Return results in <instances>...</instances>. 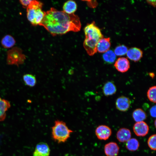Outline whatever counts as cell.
I'll return each instance as SVG.
<instances>
[{
	"mask_svg": "<svg viewBox=\"0 0 156 156\" xmlns=\"http://www.w3.org/2000/svg\"><path fill=\"white\" fill-rule=\"evenodd\" d=\"M43 26L52 36L61 35L70 31L77 32L81 25L79 18L74 14H68L52 8L45 12L39 25Z\"/></svg>",
	"mask_w": 156,
	"mask_h": 156,
	"instance_id": "1",
	"label": "cell"
},
{
	"mask_svg": "<svg viewBox=\"0 0 156 156\" xmlns=\"http://www.w3.org/2000/svg\"><path fill=\"white\" fill-rule=\"evenodd\" d=\"M84 31L85 38L83 47L88 55H93L97 52L96 46L100 40L103 38L100 29L93 21L85 27Z\"/></svg>",
	"mask_w": 156,
	"mask_h": 156,
	"instance_id": "2",
	"label": "cell"
},
{
	"mask_svg": "<svg viewBox=\"0 0 156 156\" xmlns=\"http://www.w3.org/2000/svg\"><path fill=\"white\" fill-rule=\"evenodd\" d=\"M42 3L38 1L32 0L27 8V16L28 21L34 26L39 25L45 14L42 10Z\"/></svg>",
	"mask_w": 156,
	"mask_h": 156,
	"instance_id": "3",
	"label": "cell"
},
{
	"mask_svg": "<svg viewBox=\"0 0 156 156\" xmlns=\"http://www.w3.org/2000/svg\"><path fill=\"white\" fill-rule=\"evenodd\" d=\"M73 132V131L70 129L65 122L62 121H55L54 125L52 127V138L58 143L66 142Z\"/></svg>",
	"mask_w": 156,
	"mask_h": 156,
	"instance_id": "4",
	"label": "cell"
},
{
	"mask_svg": "<svg viewBox=\"0 0 156 156\" xmlns=\"http://www.w3.org/2000/svg\"><path fill=\"white\" fill-rule=\"evenodd\" d=\"M95 133L98 139L106 140L110 136L112 132L111 129L109 127L101 125H99L96 128Z\"/></svg>",
	"mask_w": 156,
	"mask_h": 156,
	"instance_id": "5",
	"label": "cell"
},
{
	"mask_svg": "<svg viewBox=\"0 0 156 156\" xmlns=\"http://www.w3.org/2000/svg\"><path fill=\"white\" fill-rule=\"evenodd\" d=\"M133 130L137 136L143 137L148 133L149 128L147 124L143 121L136 122L133 126Z\"/></svg>",
	"mask_w": 156,
	"mask_h": 156,
	"instance_id": "6",
	"label": "cell"
},
{
	"mask_svg": "<svg viewBox=\"0 0 156 156\" xmlns=\"http://www.w3.org/2000/svg\"><path fill=\"white\" fill-rule=\"evenodd\" d=\"M50 150L48 145L44 142L38 144L34 152L33 156H49Z\"/></svg>",
	"mask_w": 156,
	"mask_h": 156,
	"instance_id": "7",
	"label": "cell"
},
{
	"mask_svg": "<svg viewBox=\"0 0 156 156\" xmlns=\"http://www.w3.org/2000/svg\"><path fill=\"white\" fill-rule=\"evenodd\" d=\"M131 102L129 98L124 96H121L117 98L116 101V108L120 111H126L129 108Z\"/></svg>",
	"mask_w": 156,
	"mask_h": 156,
	"instance_id": "8",
	"label": "cell"
},
{
	"mask_svg": "<svg viewBox=\"0 0 156 156\" xmlns=\"http://www.w3.org/2000/svg\"><path fill=\"white\" fill-rule=\"evenodd\" d=\"M114 66L118 71L123 73L129 70L130 68V63L127 58L120 57L116 61Z\"/></svg>",
	"mask_w": 156,
	"mask_h": 156,
	"instance_id": "9",
	"label": "cell"
},
{
	"mask_svg": "<svg viewBox=\"0 0 156 156\" xmlns=\"http://www.w3.org/2000/svg\"><path fill=\"white\" fill-rule=\"evenodd\" d=\"M119 147L117 144L114 142H109L105 145L104 150L107 156H117L119 153Z\"/></svg>",
	"mask_w": 156,
	"mask_h": 156,
	"instance_id": "10",
	"label": "cell"
},
{
	"mask_svg": "<svg viewBox=\"0 0 156 156\" xmlns=\"http://www.w3.org/2000/svg\"><path fill=\"white\" fill-rule=\"evenodd\" d=\"M143 53L140 49L133 47L128 50L127 53V57L131 60L136 62L139 61L142 57Z\"/></svg>",
	"mask_w": 156,
	"mask_h": 156,
	"instance_id": "11",
	"label": "cell"
},
{
	"mask_svg": "<svg viewBox=\"0 0 156 156\" xmlns=\"http://www.w3.org/2000/svg\"><path fill=\"white\" fill-rule=\"evenodd\" d=\"M111 43L109 38H103L99 40L96 46V50L100 53H105L109 50Z\"/></svg>",
	"mask_w": 156,
	"mask_h": 156,
	"instance_id": "12",
	"label": "cell"
},
{
	"mask_svg": "<svg viewBox=\"0 0 156 156\" xmlns=\"http://www.w3.org/2000/svg\"><path fill=\"white\" fill-rule=\"evenodd\" d=\"M116 135L117 138L119 142H127L131 138V133L129 129L122 128L118 131Z\"/></svg>",
	"mask_w": 156,
	"mask_h": 156,
	"instance_id": "13",
	"label": "cell"
},
{
	"mask_svg": "<svg viewBox=\"0 0 156 156\" xmlns=\"http://www.w3.org/2000/svg\"><path fill=\"white\" fill-rule=\"evenodd\" d=\"M10 102L0 97V121H3L6 116V112L10 107Z\"/></svg>",
	"mask_w": 156,
	"mask_h": 156,
	"instance_id": "14",
	"label": "cell"
},
{
	"mask_svg": "<svg viewBox=\"0 0 156 156\" xmlns=\"http://www.w3.org/2000/svg\"><path fill=\"white\" fill-rule=\"evenodd\" d=\"M103 94L106 96L112 95L116 92V87L114 84L111 81H108L104 85L103 88Z\"/></svg>",
	"mask_w": 156,
	"mask_h": 156,
	"instance_id": "15",
	"label": "cell"
},
{
	"mask_svg": "<svg viewBox=\"0 0 156 156\" xmlns=\"http://www.w3.org/2000/svg\"><path fill=\"white\" fill-rule=\"evenodd\" d=\"M77 5L73 1L69 0L66 2L63 6V11L68 14H73L76 10Z\"/></svg>",
	"mask_w": 156,
	"mask_h": 156,
	"instance_id": "16",
	"label": "cell"
},
{
	"mask_svg": "<svg viewBox=\"0 0 156 156\" xmlns=\"http://www.w3.org/2000/svg\"><path fill=\"white\" fill-rule=\"evenodd\" d=\"M16 43L14 38L11 35H7L2 39L1 44L3 47L6 49L10 48L13 47Z\"/></svg>",
	"mask_w": 156,
	"mask_h": 156,
	"instance_id": "17",
	"label": "cell"
},
{
	"mask_svg": "<svg viewBox=\"0 0 156 156\" xmlns=\"http://www.w3.org/2000/svg\"><path fill=\"white\" fill-rule=\"evenodd\" d=\"M132 116L134 120L136 122L143 121L146 118L147 115L146 113L142 109L138 108L134 111L132 114Z\"/></svg>",
	"mask_w": 156,
	"mask_h": 156,
	"instance_id": "18",
	"label": "cell"
},
{
	"mask_svg": "<svg viewBox=\"0 0 156 156\" xmlns=\"http://www.w3.org/2000/svg\"><path fill=\"white\" fill-rule=\"evenodd\" d=\"M23 80L25 84L30 87H33L36 83L35 77L30 74H26L23 77Z\"/></svg>",
	"mask_w": 156,
	"mask_h": 156,
	"instance_id": "19",
	"label": "cell"
},
{
	"mask_svg": "<svg viewBox=\"0 0 156 156\" xmlns=\"http://www.w3.org/2000/svg\"><path fill=\"white\" fill-rule=\"evenodd\" d=\"M139 146L138 140L135 138H130L126 142V148L128 150L132 151L137 150Z\"/></svg>",
	"mask_w": 156,
	"mask_h": 156,
	"instance_id": "20",
	"label": "cell"
},
{
	"mask_svg": "<svg viewBox=\"0 0 156 156\" xmlns=\"http://www.w3.org/2000/svg\"><path fill=\"white\" fill-rule=\"evenodd\" d=\"M104 60L107 63L112 64L116 59V55L112 50H109L103 54V56Z\"/></svg>",
	"mask_w": 156,
	"mask_h": 156,
	"instance_id": "21",
	"label": "cell"
},
{
	"mask_svg": "<svg viewBox=\"0 0 156 156\" xmlns=\"http://www.w3.org/2000/svg\"><path fill=\"white\" fill-rule=\"evenodd\" d=\"M155 86H153L149 88L147 92V96L148 99L151 102L155 103L156 102Z\"/></svg>",
	"mask_w": 156,
	"mask_h": 156,
	"instance_id": "22",
	"label": "cell"
},
{
	"mask_svg": "<svg viewBox=\"0 0 156 156\" xmlns=\"http://www.w3.org/2000/svg\"><path fill=\"white\" fill-rule=\"evenodd\" d=\"M128 48L124 45H120L117 47L114 51V53L116 55L122 56L127 53Z\"/></svg>",
	"mask_w": 156,
	"mask_h": 156,
	"instance_id": "23",
	"label": "cell"
},
{
	"mask_svg": "<svg viewBox=\"0 0 156 156\" xmlns=\"http://www.w3.org/2000/svg\"><path fill=\"white\" fill-rule=\"evenodd\" d=\"M156 135L155 134L151 135L148 138L147 143L148 146L152 150H156Z\"/></svg>",
	"mask_w": 156,
	"mask_h": 156,
	"instance_id": "24",
	"label": "cell"
},
{
	"mask_svg": "<svg viewBox=\"0 0 156 156\" xmlns=\"http://www.w3.org/2000/svg\"><path fill=\"white\" fill-rule=\"evenodd\" d=\"M32 0H20V2L24 8H26L29 5Z\"/></svg>",
	"mask_w": 156,
	"mask_h": 156,
	"instance_id": "25",
	"label": "cell"
},
{
	"mask_svg": "<svg viewBox=\"0 0 156 156\" xmlns=\"http://www.w3.org/2000/svg\"><path fill=\"white\" fill-rule=\"evenodd\" d=\"M150 113L151 116L153 117H156V106H153L150 110Z\"/></svg>",
	"mask_w": 156,
	"mask_h": 156,
	"instance_id": "26",
	"label": "cell"
},
{
	"mask_svg": "<svg viewBox=\"0 0 156 156\" xmlns=\"http://www.w3.org/2000/svg\"><path fill=\"white\" fill-rule=\"evenodd\" d=\"M147 2L149 4L155 7L156 4L155 1L148 0L147 1Z\"/></svg>",
	"mask_w": 156,
	"mask_h": 156,
	"instance_id": "27",
	"label": "cell"
},
{
	"mask_svg": "<svg viewBox=\"0 0 156 156\" xmlns=\"http://www.w3.org/2000/svg\"><path fill=\"white\" fill-rule=\"evenodd\" d=\"M149 75L152 78H153L155 76V75L154 73L152 72L150 73H149Z\"/></svg>",
	"mask_w": 156,
	"mask_h": 156,
	"instance_id": "28",
	"label": "cell"
},
{
	"mask_svg": "<svg viewBox=\"0 0 156 156\" xmlns=\"http://www.w3.org/2000/svg\"><path fill=\"white\" fill-rule=\"evenodd\" d=\"M73 70H69L68 73L70 74H71L73 73Z\"/></svg>",
	"mask_w": 156,
	"mask_h": 156,
	"instance_id": "29",
	"label": "cell"
},
{
	"mask_svg": "<svg viewBox=\"0 0 156 156\" xmlns=\"http://www.w3.org/2000/svg\"><path fill=\"white\" fill-rule=\"evenodd\" d=\"M155 127H156V120H155Z\"/></svg>",
	"mask_w": 156,
	"mask_h": 156,
	"instance_id": "30",
	"label": "cell"
}]
</instances>
